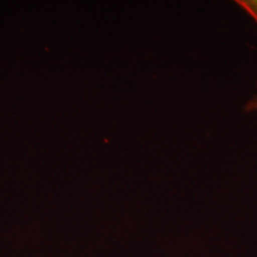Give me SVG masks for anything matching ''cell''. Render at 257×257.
<instances>
[{
  "label": "cell",
  "instance_id": "obj_1",
  "mask_svg": "<svg viewBox=\"0 0 257 257\" xmlns=\"http://www.w3.org/2000/svg\"><path fill=\"white\" fill-rule=\"evenodd\" d=\"M234 3H236L246 15H249L257 24V0H236Z\"/></svg>",
  "mask_w": 257,
  "mask_h": 257
},
{
  "label": "cell",
  "instance_id": "obj_2",
  "mask_svg": "<svg viewBox=\"0 0 257 257\" xmlns=\"http://www.w3.org/2000/svg\"><path fill=\"white\" fill-rule=\"evenodd\" d=\"M244 111L248 113H257V81H256V91L251 98L244 105Z\"/></svg>",
  "mask_w": 257,
  "mask_h": 257
}]
</instances>
